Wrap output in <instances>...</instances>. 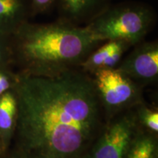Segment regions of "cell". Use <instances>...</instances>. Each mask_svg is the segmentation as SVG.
Segmentation results:
<instances>
[{
  "instance_id": "3",
  "label": "cell",
  "mask_w": 158,
  "mask_h": 158,
  "mask_svg": "<svg viewBox=\"0 0 158 158\" xmlns=\"http://www.w3.org/2000/svg\"><path fill=\"white\" fill-rule=\"evenodd\" d=\"M151 7L140 2L110 5L85 27L102 43L124 41L132 47L143 40L155 24Z\"/></svg>"
},
{
  "instance_id": "18",
  "label": "cell",
  "mask_w": 158,
  "mask_h": 158,
  "mask_svg": "<svg viewBox=\"0 0 158 158\" xmlns=\"http://www.w3.org/2000/svg\"><path fill=\"white\" fill-rule=\"evenodd\" d=\"M3 154L2 152V147H1V145H0V155H2Z\"/></svg>"
},
{
  "instance_id": "2",
  "label": "cell",
  "mask_w": 158,
  "mask_h": 158,
  "mask_svg": "<svg viewBox=\"0 0 158 158\" xmlns=\"http://www.w3.org/2000/svg\"><path fill=\"white\" fill-rule=\"evenodd\" d=\"M16 52L21 75L54 77L80 68L102 44L85 26L59 19L40 24L24 23L18 29Z\"/></svg>"
},
{
  "instance_id": "8",
  "label": "cell",
  "mask_w": 158,
  "mask_h": 158,
  "mask_svg": "<svg viewBox=\"0 0 158 158\" xmlns=\"http://www.w3.org/2000/svg\"><path fill=\"white\" fill-rule=\"evenodd\" d=\"M18 117V104L13 89L0 96V145L3 154L13 141Z\"/></svg>"
},
{
  "instance_id": "17",
  "label": "cell",
  "mask_w": 158,
  "mask_h": 158,
  "mask_svg": "<svg viewBox=\"0 0 158 158\" xmlns=\"http://www.w3.org/2000/svg\"><path fill=\"white\" fill-rule=\"evenodd\" d=\"M6 60L5 53L2 47L0 46V67H2Z\"/></svg>"
},
{
  "instance_id": "10",
  "label": "cell",
  "mask_w": 158,
  "mask_h": 158,
  "mask_svg": "<svg viewBox=\"0 0 158 158\" xmlns=\"http://www.w3.org/2000/svg\"><path fill=\"white\" fill-rule=\"evenodd\" d=\"M29 6L27 0H0V25L3 28L19 29L24 23Z\"/></svg>"
},
{
  "instance_id": "1",
  "label": "cell",
  "mask_w": 158,
  "mask_h": 158,
  "mask_svg": "<svg viewBox=\"0 0 158 158\" xmlns=\"http://www.w3.org/2000/svg\"><path fill=\"white\" fill-rule=\"evenodd\" d=\"M13 149L23 158H82L106 124L91 75H21Z\"/></svg>"
},
{
  "instance_id": "11",
  "label": "cell",
  "mask_w": 158,
  "mask_h": 158,
  "mask_svg": "<svg viewBox=\"0 0 158 158\" xmlns=\"http://www.w3.org/2000/svg\"><path fill=\"white\" fill-rule=\"evenodd\" d=\"M116 44V41H106L102 43L90 53L79 68L89 75L100 69L106 59L115 48Z\"/></svg>"
},
{
  "instance_id": "16",
  "label": "cell",
  "mask_w": 158,
  "mask_h": 158,
  "mask_svg": "<svg viewBox=\"0 0 158 158\" xmlns=\"http://www.w3.org/2000/svg\"><path fill=\"white\" fill-rule=\"evenodd\" d=\"M0 158H23V157L16 150L13 149L11 150H7L6 152L0 155Z\"/></svg>"
},
{
  "instance_id": "12",
  "label": "cell",
  "mask_w": 158,
  "mask_h": 158,
  "mask_svg": "<svg viewBox=\"0 0 158 158\" xmlns=\"http://www.w3.org/2000/svg\"><path fill=\"white\" fill-rule=\"evenodd\" d=\"M136 117L140 127L158 135V110L145 101L135 108Z\"/></svg>"
},
{
  "instance_id": "14",
  "label": "cell",
  "mask_w": 158,
  "mask_h": 158,
  "mask_svg": "<svg viewBox=\"0 0 158 158\" xmlns=\"http://www.w3.org/2000/svg\"><path fill=\"white\" fill-rule=\"evenodd\" d=\"M18 77L13 78L8 72L0 70V96L13 89L17 81Z\"/></svg>"
},
{
  "instance_id": "15",
  "label": "cell",
  "mask_w": 158,
  "mask_h": 158,
  "mask_svg": "<svg viewBox=\"0 0 158 158\" xmlns=\"http://www.w3.org/2000/svg\"><path fill=\"white\" fill-rule=\"evenodd\" d=\"M57 0H31L33 11L45 13L56 3Z\"/></svg>"
},
{
  "instance_id": "6",
  "label": "cell",
  "mask_w": 158,
  "mask_h": 158,
  "mask_svg": "<svg viewBox=\"0 0 158 158\" xmlns=\"http://www.w3.org/2000/svg\"><path fill=\"white\" fill-rule=\"evenodd\" d=\"M122 74L144 88L157 81L158 77V42L142 41L122 58L116 68Z\"/></svg>"
},
{
  "instance_id": "13",
  "label": "cell",
  "mask_w": 158,
  "mask_h": 158,
  "mask_svg": "<svg viewBox=\"0 0 158 158\" xmlns=\"http://www.w3.org/2000/svg\"><path fill=\"white\" fill-rule=\"evenodd\" d=\"M132 47L127 43L124 41H116V46L110 56L106 59L100 69L116 68L123 58L124 53Z\"/></svg>"
},
{
  "instance_id": "9",
  "label": "cell",
  "mask_w": 158,
  "mask_h": 158,
  "mask_svg": "<svg viewBox=\"0 0 158 158\" xmlns=\"http://www.w3.org/2000/svg\"><path fill=\"white\" fill-rule=\"evenodd\" d=\"M124 158H158V135L140 127Z\"/></svg>"
},
{
  "instance_id": "4",
  "label": "cell",
  "mask_w": 158,
  "mask_h": 158,
  "mask_svg": "<svg viewBox=\"0 0 158 158\" xmlns=\"http://www.w3.org/2000/svg\"><path fill=\"white\" fill-rule=\"evenodd\" d=\"M106 122L145 101L143 89L116 68L91 74Z\"/></svg>"
},
{
  "instance_id": "7",
  "label": "cell",
  "mask_w": 158,
  "mask_h": 158,
  "mask_svg": "<svg viewBox=\"0 0 158 158\" xmlns=\"http://www.w3.org/2000/svg\"><path fill=\"white\" fill-rule=\"evenodd\" d=\"M111 0H57L59 19L86 26L110 5Z\"/></svg>"
},
{
  "instance_id": "5",
  "label": "cell",
  "mask_w": 158,
  "mask_h": 158,
  "mask_svg": "<svg viewBox=\"0 0 158 158\" xmlns=\"http://www.w3.org/2000/svg\"><path fill=\"white\" fill-rule=\"evenodd\" d=\"M139 127L135 108L114 116L82 158H124Z\"/></svg>"
}]
</instances>
